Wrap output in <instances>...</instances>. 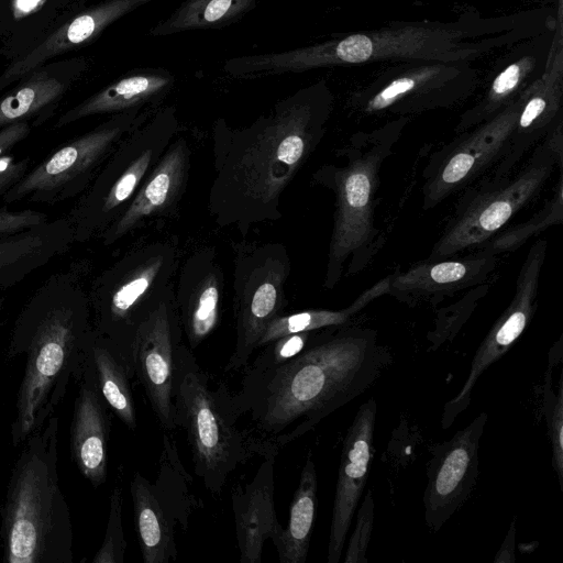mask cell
I'll return each instance as SVG.
<instances>
[{
	"label": "cell",
	"mask_w": 563,
	"mask_h": 563,
	"mask_svg": "<svg viewBox=\"0 0 563 563\" xmlns=\"http://www.w3.org/2000/svg\"><path fill=\"white\" fill-rule=\"evenodd\" d=\"M334 107L324 80L275 102L245 126L219 118L212 128L213 172L207 210L243 238L283 217L282 195L322 141Z\"/></svg>",
	"instance_id": "1"
},
{
	"label": "cell",
	"mask_w": 563,
	"mask_h": 563,
	"mask_svg": "<svg viewBox=\"0 0 563 563\" xmlns=\"http://www.w3.org/2000/svg\"><path fill=\"white\" fill-rule=\"evenodd\" d=\"M374 329L327 328L308 349L273 369L244 372L233 400L257 455L311 431L363 394L391 364Z\"/></svg>",
	"instance_id": "2"
},
{
	"label": "cell",
	"mask_w": 563,
	"mask_h": 563,
	"mask_svg": "<svg viewBox=\"0 0 563 563\" xmlns=\"http://www.w3.org/2000/svg\"><path fill=\"white\" fill-rule=\"evenodd\" d=\"M93 334L88 291L70 273L51 275L18 316L9 356L25 354L10 439L14 448L55 413L78 382Z\"/></svg>",
	"instance_id": "3"
},
{
	"label": "cell",
	"mask_w": 563,
	"mask_h": 563,
	"mask_svg": "<svg viewBox=\"0 0 563 563\" xmlns=\"http://www.w3.org/2000/svg\"><path fill=\"white\" fill-rule=\"evenodd\" d=\"M58 418L52 415L24 442L1 511L7 563H71L73 526L57 475Z\"/></svg>",
	"instance_id": "4"
},
{
	"label": "cell",
	"mask_w": 563,
	"mask_h": 563,
	"mask_svg": "<svg viewBox=\"0 0 563 563\" xmlns=\"http://www.w3.org/2000/svg\"><path fill=\"white\" fill-rule=\"evenodd\" d=\"M460 26L410 23L349 34L282 52L249 54L229 58L223 71L235 79L299 74L318 68L373 62H470L484 46L466 42Z\"/></svg>",
	"instance_id": "5"
},
{
	"label": "cell",
	"mask_w": 563,
	"mask_h": 563,
	"mask_svg": "<svg viewBox=\"0 0 563 563\" xmlns=\"http://www.w3.org/2000/svg\"><path fill=\"white\" fill-rule=\"evenodd\" d=\"M409 117H397L371 131L356 132L336 151L340 164L319 168L313 179L335 197L323 287L334 288L343 277L363 271L383 242L374 224V208L384 162L393 153Z\"/></svg>",
	"instance_id": "6"
},
{
	"label": "cell",
	"mask_w": 563,
	"mask_h": 563,
	"mask_svg": "<svg viewBox=\"0 0 563 563\" xmlns=\"http://www.w3.org/2000/svg\"><path fill=\"white\" fill-rule=\"evenodd\" d=\"M175 422L184 429L195 474L212 496H219L229 476L257 455L253 439L239 427L233 393L213 385L192 351L180 344L174 383Z\"/></svg>",
	"instance_id": "7"
},
{
	"label": "cell",
	"mask_w": 563,
	"mask_h": 563,
	"mask_svg": "<svg viewBox=\"0 0 563 563\" xmlns=\"http://www.w3.org/2000/svg\"><path fill=\"white\" fill-rule=\"evenodd\" d=\"M179 254L177 241L143 242L99 274L88 290L93 331L113 346L131 371L136 329L174 285Z\"/></svg>",
	"instance_id": "8"
},
{
	"label": "cell",
	"mask_w": 563,
	"mask_h": 563,
	"mask_svg": "<svg viewBox=\"0 0 563 563\" xmlns=\"http://www.w3.org/2000/svg\"><path fill=\"white\" fill-rule=\"evenodd\" d=\"M179 132L176 108L161 106L119 141L66 217L74 242L99 239L124 212Z\"/></svg>",
	"instance_id": "9"
},
{
	"label": "cell",
	"mask_w": 563,
	"mask_h": 563,
	"mask_svg": "<svg viewBox=\"0 0 563 563\" xmlns=\"http://www.w3.org/2000/svg\"><path fill=\"white\" fill-rule=\"evenodd\" d=\"M562 120L559 119L515 176L490 177L465 192L427 260L451 257L495 236L539 195L555 165L562 167Z\"/></svg>",
	"instance_id": "10"
},
{
	"label": "cell",
	"mask_w": 563,
	"mask_h": 563,
	"mask_svg": "<svg viewBox=\"0 0 563 563\" xmlns=\"http://www.w3.org/2000/svg\"><path fill=\"white\" fill-rule=\"evenodd\" d=\"M154 110L136 108L111 114L31 168L2 196V200L5 203L24 200L54 205L79 197L119 141L144 123Z\"/></svg>",
	"instance_id": "11"
},
{
	"label": "cell",
	"mask_w": 563,
	"mask_h": 563,
	"mask_svg": "<svg viewBox=\"0 0 563 563\" xmlns=\"http://www.w3.org/2000/svg\"><path fill=\"white\" fill-rule=\"evenodd\" d=\"M290 258L284 244L256 242L235 246L233 309L235 343L225 373L242 371L267 325L284 313Z\"/></svg>",
	"instance_id": "12"
},
{
	"label": "cell",
	"mask_w": 563,
	"mask_h": 563,
	"mask_svg": "<svg viewBox=\"0 0 563 563\" xmlns=\"http://www.w3.org/2000/svg\"><path fill=\"white\" fill-rule=\"evenodd\" d=\"M476 75L466 62H408L352 93L350 107L362 114L409 117L450 108L475 89Z\"/></svg>",
	"instance_id": "13"
},
{
	"label": "cell",
	"mask_w": 563,
	"mask_h": 563,
	"mask_svg": "<svg viewBox=\"0 0 563 563\" xmlns=\"http://www.w3.org/2000/svg\"><path fill=\"white\" fill-rule=\"evenodd\" d=\"M527 96L528 86L495 117L457 134L432 155L423 172V209L434 208L507 155Z\"/></svg>",
	"instance_id": "14"
},
{
	"label": "cell",
	"mask_w": 563,
	"mask_h": 563,
	"mask_svg": "<svg viewBox=\"0 0 563 563\" xmlns=\"http://www.w3.org/2000/svg\"><path fill=\"white\" fill-rule=\"evenodd\" d=\"M183 328L172 285L139 324L131 347L134 378L142 385L161 428L176 427L174 383Z\"/></svg>",
	"instance_id": "15"
},
{
	"label": "cell",
	"mask_w": 563,
	"mask_h": 563,
	"mask_svg": "<svg viewBox=\"0 0 563 563\" xmlns=\"http://www.w3.org/2000/svg\"><path fill=\"white\" fill-rule=\"evenodd\" d=\"M488 415L481 412L450 440L430 449L423 494L424 520L440 530L467 501L478 477V449Z\"/></svg>",
	"instance_id": "16"
},
{
	"label": "cell",
	"mask_w": 563,
	"mask_h": 563,
	"mask_svg": "<svg viewBox=\"0 0 563 563\" xmlns=\"http://www.w3.org/2000/svg\"><path fill=\"white\" fill-rule=\"evenodd\" d=\"M547 241L538 240L530 247L516 280L511 302L496 320L478 346L468 376L461 390L443 408L441 426L450 428L470 406L472 390L481 375L504 356L529 325L536 308L541 269L547 255Z\"/></svg>",
	"instance_id": "17"
},
{
	"label": "cell",
	"mask_w": 563,
	"mask_h": 563,
	"mask_svg": "<svg viewBox=\"0 0 563 563\" xmlns=\"http://www.w3.org/2000/svg\"><path fill=\"white\" fill-rule=\"evenodd\" d=\"M377 405L369 398L357 410L341 451L328 542V563L341 559L353 515L363 494L374 456Z\"/></svg>",
	"instance_id": "18"
},
{
	"label": "cell",
	"mask_w": 563,
	"mask_h": 563,
	"mask_svg": "<svg viewBox=\"0 0 563 563\" xmlns=\"http://www.w3.org/2000/svg\"><path fill=\"white\" fill-rule=\"evenodd\" d=\"M190 146L179 134L140 185L124 212L99 236L109 246L145 225L147 220L172 213L189 176Z\"/></svg>",
	"instance_id": "19"
},
{
	"label": "cell",
	"mask_w": 563,
	"mask_h": 563,
	"mask_svg": "<svg viewBox=\"0 0 563 563\" xmlns=\"http://www.w3.org/2000/svg\"><path fill=\"white\" fill-rule=\"evenodd\" d=\"M224 274L211 247L194 251L178 275L175 302L188 347L192 351L218 328Z\"/></svg>",
	"instance_id": "20"
},
{
	"label": "cell",
	"mask_w": 563,
	"mask_h": 563,
	"mask_svg": "<svg viewBox=\"0 0 563 563\" xmlns=\"http://www.w3.org/2000/svg\"><path fill=\"white\" fill-rule=\"evenodd\" d=\"M562 10V8L560 7ZM561 10L555 41L543 74L528 85V96L519 111L507 155L496 165L492 177L511 174L516 165L560 118L563 96V47Z\"/></svg>",
	"instance_id": "21"
},
{
	"label": "cell",
	"mask_w": 563,
	"mask_h": 563,
	"mask_svg": "<svg viewBox=\"0 0 563 563\" xmlns=\"http://www.w3.org/2000/svg\"><path fill=\"white\" fill-rule=\"evenodd\" d=\"M497 263L498 255L483 249L461 258L426 260L406 272L390 275L388 295L411 307L437 303L484 284Z\"/></svg>",
	"instance_id": "22"
},
{
	"label": "cell",
	"mask_w": 563,
	"mask_h": 563,
	"mask_svg": "<svg viewBox=\"0 0 563 563\" xmlns=\"http://www.w3.org/2000/svg\"><path fill=\"white\" fill-rule=\"evenodd\" d=\"M279 451L268 449L247 483L232 488L231 499L241 563H261L264 542L282 530L275 508L274 468Z\"/></svg>",
	"instance_id": "23"
},
{
	"label": "cell",
	"mask_w": 563,
	"mask_h": 563,
	"mask_svg": "<svg viewBox=\"0 0 563 563\" xmlns=\"http://www.w3.org/2000/svg\"><path fill=\"white\" fill-rule=\"evenodd\" d=\"M154 0H104L68 21L0 75V92L65 52L90 43L108 26Z\"/></svg>",
	"instance_id": "24"
},
{
	"label": "cell",
	"mask_w": 563,
	"mask_h": 563,
	"mask_svg": "<svg viewBox=\"0 0 563 563\" xmlns=\"http://www.w3.org/2000/svg\"><path fill=\"white\" fill-rule=\"evenodd\" d=\"M74 401L70 427L73 460L93 487L107 479L111 410L84 367Z\"/></svg>",
	"instance_id": "25"
},
{
	"label": "cell",
	"mask_w": 563,
	"mask_h": 563,
	"mask_svg": "<svg viewBox=\"0 0 563 563\" xmlns=\"http://www.w3.org/2000/svg\"><path fill=\"white\" fill-rule=\"evenodd\" d=\"M86 62L71 59L34 69L19 85L0 98V128L31 121L41 125L55 111L73 84L79 79Z\"/></svg>",
	"instance_id": "26"
},
{
	"label": "cell",
	"mask_w": 563,
	"mask_h": 563,
	"mask_svg": "<svg viewBox=\"0 0 563 563\" xmlns=\"http://www.w3.org/2000/svg\"><path fill=\"white\" fill-rule=\"evenodd\" d=\"M175 81L174 74L166 68L143 67L131 70L65 111L54 128H63L98 114H114L136 108L156 109L172 91Z\"/></svg>",
	"instance_id": "27"
},
{
	"label": "cell",
	"mask_w": 563,
	"mask_h": 563,
	"mask_svg": "<svg viewBox=\"0 0 563 563\" xmlns=\"http://www.w3.org/2000/svg\"><path fill=\"white\" fill-rule=\"evenodd\" d=\"M74 243L67 218L34 228L14 236L0 239V288H10L24 280Z\"/></svg>",
	"instance_id": "28"
},
{
	"label": "cell",
	"mask_w": 563,
	"mask_h": 563,
	"mask_svg": "<svg viewBox=\"0 0 563 563\" xmlns=\"http://www.w3.org/2000/svg\"><path fill=\"white\" fill-rule=\"evenodd\" d=\"M135 532L144 563H170L178 550L175 541L176 523L158 501L153 483L135 472L130 484Z\"/></svg>",
	"instance_id": "29"
},
{
	"label": "cell",
	"mask_w": 563,
	"mask_h": 563,
	"mask_svg": "<svg viewBox=\"0 0 563 563\" xmlns=\"http://www.w3.org/2000/svg\"><path fill=\"white\" fill-rule=\"evenodd\" d=\"M85 369L91 375L111 412L128 429L135 431L137 416L131 386L133 373L113 346L95 331L88 345Z\"/></svg>",
	"instance_id": "30"
},
{
	"label": "cell",
	"mask_w": 563,
	"mask_h": 563,
	"mask_svg": "<svg viewBox=\"0 0 563 563\" xmlns=\"http://www.w3.org/2000/svg\"><path fill=\"white\" fill-rule=\"evenodd\" d=\"M318 478L312 452L309 451L294 493L286 527L272 540L280 563H305L317 509Z\"/></svg>",
	"instance_id": "31"
},
{
	"label": "cell",
	"mask_w": 563,
	"mask_h": 563,
	"mask_svg": "<svg viewBox=\"0 0 563 563\" xmlns=\"http://www.w3.org/2000/svg\"><path fill=\"white\" fill-rule=\"evenodd\" d=\"M256 4L257 0H185L168 16L154 24L148 35L161 37L227 27L243 19Z\"/></svg>",
	"instance_id": "32"
},
{
	"label": "cell",
	"mask_w": 563,
	"mask_h": 563,
	"mask_svg": "<svg viewBox=\"0 0 563 563\" xmlns=\"http://www.w3.org/2000/svg\"><path fill=\"white\" fill-rule=\"evenodd\" d=\"M154 493L169 518L187 530L190 516L202 507L194 492L192 477L186 471L176 443L167 434L163 437Z\"/></svg>",
	"instance_id": "33"
},
{
	"label": "cell",
	"mask_w": 563,
	"mask_h": 563,
	"mask_svg": "<svg viewBox=\"0 0 563 563\" xmlns=\"http://www.w3.org/2000/svg\"><path fill=\"white\" fill-rule=\"evenodd\" d=\"M391 276L388 275L361 292L355 300L341 310L311 309L290 314L283 313L265 329L257 350L269 342L291 333L321 330L347 324L351 319L376 298L388 295Z\"/></svg>",
	"instance_id": "34"
},
{
	"label": "cell",
	"mask_w": 563,
	"mask_h": 563,
	"mask_svg": "<svg viewBox=\"0 0 563 563\" xmlns=\"http://www.w3.org/2000/svg\"><path fill=\"white\" fill-rule=\"evenodd\" d=\"M537 65L533 55H525L504 68L492 81L484 97L465 111L454 131L465 132L499 113L526 88L525 84Z\"/></svg>",
	"instance_id": "35"
},
{
	"label": "cell",
	"mask_w": 563,
	"mask_h": 563,
	"mask_svg": "<svg viewBox=\"0 0 563 563\" xmlns=\"http://www.w3.org/2000/svg\"><path fill=\"white\" fill-rule=\"evenodd\" d=\"M563 220V183L562 176L556 184L553 197L528 221L497 233L479 249L487 250L496 255L516 251L530 238L539 234L553 224Z\"/></svg>",
	"instance_id": "36"
},
{
	"label": "cell",
	"mask_w": 563,
	"mask_h": 563,
	"mask_svg": "<svg viewBox=\"0 0 563 563\" xmlns=\"http://www.w3.org/2000/svg\"><path fill=\"white\" fill-rule=\"evenodd\" d=\"M562 361V336L549 352L548 371L544 385V416L548 434L552 444V466L558 476L559 485L563 488V376L559 374L556 391L552 389V369Z\"/></svg>",
	"instance_id": "37"
},
{
	"label": "cell",
	"mask_w": 563,
	"mask_h": 563,
	"mask_svg": "<svg viewBox=\"0 0 563 563\" xmlns=\"http://www.w3.org/2000/svg\"><path fill=\"white\" fill-rule=\"evenodd\" d=\"M489 290V284L470 288L456 302L438 311L434 328L427 334L431 350L452 340Z\"/></svg>",
	"instance_id": "38"
},
{
	"label": "cell",
	"mask_w": 563,
	"mask_h": 563,
	"mask_svg": "<svg viewBox=\"0 0 563 563\" xmlns=\"http://www.w3.org/2000/svg\"><path fill=\"white\" fill-rule=\"evenodd\" d=\"M325 329L291 333L260 347L258 354L245 365L244 372L260 373L282 366L312 345Z\"/></svg>",
	"instance_id": "39"
},
{
	"label": "cell",
	"mask_w": 563,
	"mask_h": 563,
	"mask_svg": "<svg viewBox=\"0 0 563 563\" xmlns=\"http://www.w3.org/2000/svg\"><path fill=\"white\" fill-rule=\"evenodd\" d=\"M34 128L31 121H21L0 128V197L13 187L29 170V157L18 158L13 148L25 140Z\"/></svg>",
	"instance_id": "40"
},
{
	"label": "cell",
	"mask_w": 563,
	"mask_h": 563,
	"mask_svg": "<svg viewBox=\"0 0 563 563\" xmlns=\"http://www.w3.org/2000/svg\"><path fill=\"white\" fill-rule=\"evenodd\" d=\"M122 487L117 484L110 496L109 517L106 533L100 549L92 563H123L126 550V540L122 526Z\"/></svg>",
	"instance_id": "41"
},
{
	"label": "cell",
	"mask_w": 563,
	"mask_h": 563,
	"mask_svg": "<svg viewBox=\"0 0 563 563\" xmlns=\"http://www.w3.org/2000/svg\"><path fill=\"white\" fill-rule=\"evenodd\" d=\"M374 523V500L368 490L357 510L356 523L345 552L344 563H367L365 558Z\"/></svg>",
	"instance_id": "42"
},
{
	"label": "cell",
	"mask_w": 563,
	"mask_h": 563,
	"mask_svg": "<svg viewBox=\"0 0 563 563\" xmlns=\"http://www.w3.org/2000/svg\"><path fill=\"white\" fill-rule=\"evenodd\" d=\"M47 221H49L48 216L37 210L24 209L12 211L0 208V239L30 231Z\"/></svg>",
	"instance_id": "43"
},
{
	"label": "cell",
	"mask_w": 563,
	"mask_h": 563,
	"mask_svg": "<svg viewBox=\"0 0 563 563\" xmlns=\"http://www.w3.org/2000/svg\"><path fill=\"white\" fill-rule=\"evenodd\" d=\"M515 523H516V520L514 519L509 527L508 533H507L499 551L497 552V554L494 559L495 563H497V562H514L515 561V556H514L515 533H516Z\"/></svg>",
	"instance_id": "44"
},
{
	"label": "cell",
	"mask_w": 563,
	"mask_h": 563,
	"mask_svg": "<svg viewBox=\"0 0 563 563\" xmlns=\"http://www.w3.org/2000/svg\"><path fill=\"white\" fill-rule=\"evenodd\" d=\"M44 3V0H13V15L21 19L31 14Z\"/></svg>",
	"instance_id": "45"
},
{
	"label": "cell",
	"mask_w": 563,
	"mask_h": 563,
	"mask_svg": "<svg viewBox=\"0 0 563 563\" xmlns=\"http://www.w3.org/2000/svg\"><path fill=\"white\" fill-rule=\"evenodd\" d=\"M1 549V548H0Z\"/></svg>",
	"instance_id": "46"
}]
</instances>
